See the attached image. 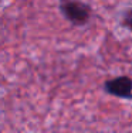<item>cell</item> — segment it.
<instances>
[{
    "label": "cell",
    "instance_id": "cell-1",
    "mask_svg": "<svg viewBox=\"0 0 132 133\" xmlns=\"http://www.w3.org/2000/svg\"><path fill=\"white\" fill-rule=\"evenodd\" d=\"M60 11L62 17L68 20L73 26H85L91 18V7L81 0H61Z\"/></svg>",
    "mask_w": 132,
    "mask_h": 133
},
{
    "label": "cell",
    "instance_id": "cell-2",
    "mask_svg": "<svg viewBox=\"0 0 132 133\" xmlns=\"http://www.w3.org/2000/svg\"><path fill=\"white\" fill-rule=\"evenodd\" d=\"M104 91L111 96L132 101V78L128 75H119L106 79L104 82Z\"/></svg>",
    "mask_w": 132,
    "mask_h": 133
},
{
    "label": "cell",
    "instance_id": "cell-3",
    "mask_svg": "<svg viewBox=\"0 0 132 133\" xmlns=\"http://www.w3.org/2000/svg\"><path fill=\"white\" fill-rule=\"evenodd\" d=\"M121 24L125 28H128L129 31H132V9H128L124 14H122V21Z\"/></svg>",
    "mask_w": 132,
    "mask_h": 133
}]
</instances>
